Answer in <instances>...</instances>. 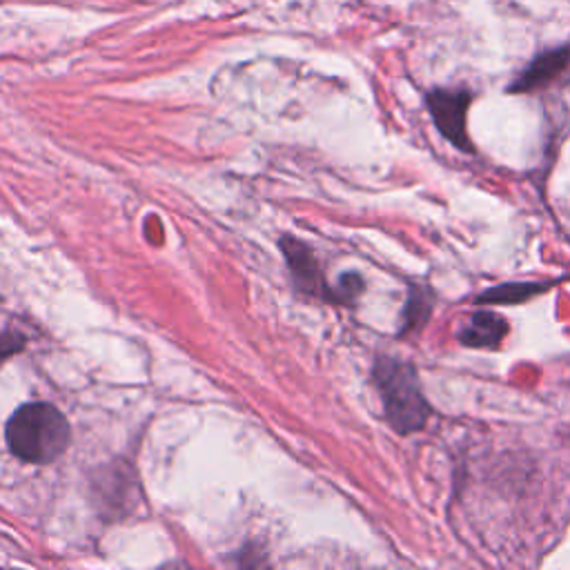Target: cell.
<instances>
[{
    "label": "cell",
    "instance_id": "obj_3",
    "mask_svg": "<svg viewBox=\"0 0 570 570\" xmlns=\"http://www.w3.org/2000/svg\"><path fill=\"white\" fill-rule=\"evenodd\" d=\"M472 102V91L465 87L448 89V87H434L425 94L428 111L441 131L443 138H448L456 149L472 154L474 145L468 134V109Z\"/></svg>",
    "mask_w": 570,
    "mask_h": 570
},
{
    "label": "cell",
    "instance_id": "obj_2",
    "mask_svg": "<svg viewBox=\"0 0 570 570\" xmlns=\"http://www.w3.org/2000/svg\"><path fill=\"white\" fill-rule=\"evenodd\" d=\"M4 436L13 456L27 463H49L65 452L71 430L56 405L33 401L11 414Z\"/></svg>",
    "mask_w": 570,
    "mask_h": 570
},
{
    "label": "cell",
    "instance_id": "obj_6",
    "mask_svg": "<svg viewBox=\"0 0 570 570\" xmlns=\"http://www.w3.org/2000/svg\"><path fill=\"white\" fill-rule=\"evenodd\" d=\"M510 332L508 321L490 309H479L459 330L456 338L465 347H497Z\"/></svg>",
    "mask_w": 570,
    "mask_h": 570
},
{
    "label": "cell",
    "instance_id": "obj_1",
    "mask_svg": "<svg viewBox=\"0 0 570 570\" xmlns=\"http://www.w3.org/2000/svg\"><path fill=\"white\" fill-rule=\"evenodd\" d=\"M372 379L383 401V414L399 434H412L425 428L432 405L423 396L416 367L394 356H376Z\"/></svg>",
    "mask_w": 570,
    "mask_h": 570
},
{
    "label": "cell",
    "instance_id": "obj_4",
    "mask_svg": "<svg viewBox=\"0 0 570 570\" xmlns=\"http://www.w3.org/2000/svg\"><path fill=\"white\" fill-rule=\"evenodd\" d=\"M570 67V45H561L534 56L528 67L508 85V94H530L548 87Z\"/></svg>",
    "mask_w": 570,
    "mask_h": 570
},
{
    "label": "cell",
    "instance_id": "obj_7",
    "mask_svg": "<svg viewBox=\"0 0 570 570\" xmlns=\"http://www.w3.org/2000/svg\"><path fill=\"white\" fill-rule=\"evenodd\" d=\"M434 307V296L432 289L425 285H410L407 289V301L403 307V316H401V330L399 334H410V332H419Z\"/></svg>",
    "mask_w": 570,
    "mask_h": 570
},
{
    "label": "cell",
    "instance_id": "obj_9",
    "mask_svg": "<svg viewBox=\"0 0 570 570\" xmlns=\"http://www.w3.org/2000/svg\"><path fill=\"white\" fill-rule=\"evenodd\" d=\"M361 292H363V278L358 274H345L338 287H334V301L352 303L361 296Z\"/></svg>",
    "mask_w": 570,
    "mask_h": 570
},
{
    "label": "cell",
    "instance_id": "obj_5",
    "mask_svg": "<svg viewBox=\"0 0 570 570\" xmlns=\"http://www.w3.org/2000/svg\"><path fill=\"white\" fill-rule=\"evenodd\" d=\"M281 247H283V254H285V258L289 263L294 283L303 292H307L312 296H321V298H332L334 301V289L323 281V274H321V269L316 265V258L309 252V247L303 245L296 238H283Z\"/></svg>",
    "mask_w": 570,
    "mask_h": 570
},
{
    "label": "cell",
    "instance_id": "obj_8",
    "mask_svg": "<svg viewBox=\"0 0 570 570\" xmlns=\"http://www.w3.org/2000/svg\"><path fill=\"white\" fill-rule=\"evenodd\" d=\"M548 287H550V283H503V285L485 289L476 298V303H503V305L523 303L530 296H534L539 292H546Z\"/></svg>",
    "mask_w": 570,
    "mask_h": 570
},
{
    "label": "cell",
    "instance_id": "obj_10",
    "mask_svg": "<svg viewBox=\"0 0 570 570\" xmlns=\"http://www.w3.org/2000/svg\"><path fill=\"white\" fill-rule=\"evenodd\" d=\"M24 345V336L16 332H2L0 334V363L7 361L11 354L20 352Z\"/></svg>",
    "mask_w": 570,
    "mask_h": 570
}]
</instances>
